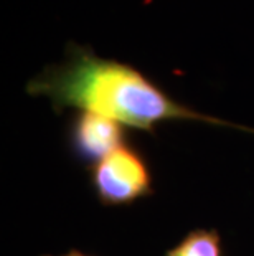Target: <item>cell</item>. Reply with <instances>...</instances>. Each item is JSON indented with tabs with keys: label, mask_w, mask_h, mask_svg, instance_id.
<instances>
[{
	"label": "cell",
	"mask_w": 254,
	"mask_h": 256,
	"mask_svg": "<svg viewBox=\"0 0 254 256\" xmlns=\"http://www.w3.org/2000/svg\"><path fill=\"white\" fill-rule=\"evenodd\" d=\"M68 146L74 159L89 168L127 144L126 126L96 112L79 111L68 126Z\"/></svg>",
	"instance_id": "cell-3"
},
{
	"label": "cell",
	"mask_w": 254,
	"mask_h": 256,
	"mask_svg": "<svg viewBox=\"0 0 254 256\" xmlns=\"http://www.w3.org/2000/svg\"><path fill=\"white\" fill-rule=\"evenodd\" d=\"M26 92L46 98L56 114L66 110L96 112L152 134L167 121L233 126L178 102L132 64L102 58L79 43H69L63 62L48 64L33 76L26 83Z\"/></svg>",
	"instance_id": "cell-1"
},
{
	"label": "cell",
	"mask_w": 254,
	"mask_h": 256,
	"mask_svg": "<svg viewBox=\"0 0 254 256\" xmlns=\"http://www.w3.org/2000/svg\"><path fill=\"white\" fill-rule=\"evenodd\" d=\"M164 256H223L220 232L215 228H197L188 232Z\"/></svg>",
	"instance_id": "cell-4"
},
{
	"label": "cell",
	"mask_w": 254,
	"mask_h": 256,
	"mask_svg": "<svg viewBox=\"0 0 254 256\" xmlns=\"http://www.w3.org/2000/svg\"><path fill=\"white\" fill-rule=\"evenodd\" d=\"M91 187L104 206L132 205L154 194L147 160L131 144H124L89 168Z\"/></svg>",
	"instance_id": "cell-2"
},
{
	"label": "cell",
	"mask_w": 254,
	"mask_h": 256,
	"mask_svg": "<svg viewBox=\"0 0 254 256\" xmlns=\"http://www.w3.org/2000/svg\"><path fill=\"white\" fill-rule=\"evenodd\" d=\"M41 256H53V254H41ZM59 256H91V254H86L83 252H79V250H69L68 253L59 254Z\"/></svg>",
	"instance_id": "cell-5"
}]
</instances>
